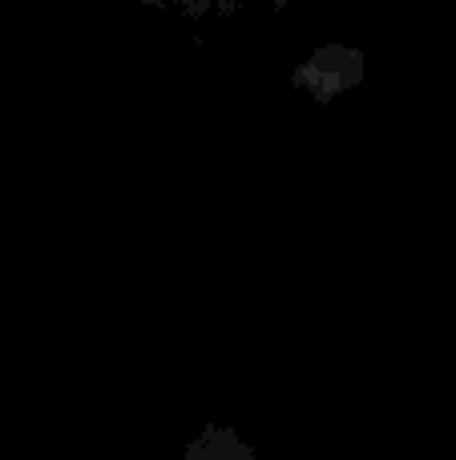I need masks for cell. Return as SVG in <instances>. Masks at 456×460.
<instances>
[{"label": "cell", "mask_w": 456, "mask_h": 460, "mask_svg": "<svg viewBox=\"0 0 456 460\" xmlns=\"http://www.w3.org/2000/svg\"><path fill=\"white\" fill-rule=\"evenodd\" d=\"M153 4L186 8V13H231V8H242V4H263V0H153Z\"/></svg>", "instance_id": "1"}]
</instances>
